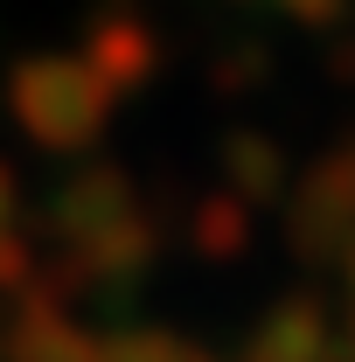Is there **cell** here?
I'll return each instance as SVG.
<instances>
[{
	"mask_svg": "<svg viewBox=\"0 0 355 362\" xmlns=\"http://www.w3.org/2000/svg\"><path fill=\"white\" fill-rule=\"evenodd\" d=\"M42 237L56 244V272L35 279L56 300L70 286H133L161 258V223L146 216L133 175L119 160H84L42 202Z\"/></svg>",
	"mask_w": 355,
	"mask_h": 362,
	"instance_id": "obj_1",
	"label": "cell"
},
{
	"mask_svg": "<svg viewBox=\"0 0 355 362\" xmlns=\"http://www.w3.org/2000/svg\"><path fill=\"white\" fill-rule=\"evenodd\" d=\"M279 202H286V244L307 265H342L355 251V139L320 153Z\"/></svg>",
	"mask_w": 355,
	"mask_h": 362,
	"instance_id": "obj_3",
	"label": "cell"
},
{
	"mask_svg": "<svg viewBox=\"0 0 355 362\" xmlns=\"http://www.w3.org/2000/svg\"><path fill=\"white\" fill-rule=\"evenodd\" d=\"M327 362H355V356H349V349H334V356H327Z\"/></svg>",
	"mask_w": 355,
	"mask_h": 362,
	"instance_id": "obj_14",
	"label": "cell"
},
{
	"mask_svg": "<svg viewBox=\"0 0 355 362\" xmlns=\"http://www.w3.org/2000/svg\"><path fill=\"white\" fill-rule=\"evenodd\" d=\"M14 209H21V188H14V168L0 160V237L14 230Z\"/></svg>",
	"mask_w": 355,
	"mask_h": 362,
	"instance_id": "obj_12",
	"label": "cell"
},
{
	"mask_svg": "<svg viewBox=\"0 0 355 362\" xmlns=\"http://www.w3.org/2000/svg\"><path fill=\"white\" fill-rule=\"evenodd\" d=\"M334 272H342V293H349V320H355V251H349V258H342Z\"/></svg>",
	"mask_w": 355,
	"mask_h": 362,
	"instance_id": "obj_13",
	"label": "cell"
},
{
	"mask_svg": "<svg viewBox=\"0 0 355 362\" xmlns=\"http://www.w3.org/2000/svg\"><path fill=\"white\" fill-rule=\"evenodd\" d=\"M334 356V320L313 293H286L279 307H265V320L251 327L244 362H327Z\"/></svg>",
	"mask_w": 355,
	"mask_h": 362,
	"instance_id": "obj_6",
	"label": "cell"
},
{
	"mask_svg": "<svg viewBox=\"0 0 355 362\" xmlns=\"http://www.w3.org/2000/svg\"><path fill=\"white\" fill-rule=\"evenodd\" d=\"M77 56L105 77L112 98H133V90L153 84V70H161V35L146 28V14H133V7H98Z\"/></svg>",
	"mask_w": 355,
	"mask_h": 362,
	"instance_id": "obj_5",
	"label": "cell"
},
{
	"mask_svg": "<svg viewBox=\"0 0 355 362\" xmlns=\"http://www.w3.org/2000/svg\"><path fill=\"white\" fill-rule=\"evenodd\" d=\"M105 362H216V356H202L195 341H181L168 327H126V334H105Z\"/></svg>",
	"mask_w": 355,
	"mask_h": 362,
	"instance_id": "obj_9",
	"label": "cell"
},
{
	"mask_svg": "<svg viewBox=\"0 0 355 362\" xmlns=\"http://www.w3.org/2000/svg\"><path fill=\"white\" fill-rule=\"evenodd\" d=\"M272 7H279L286 21H300V28H334L355 0H272Z\"/></svg>",
	"mask_w": 355,
	"mask_h": 362,
	"instance_id": "obj_11",
	"label": "cell"
},
{
	"mask_svg": "<svg viewBox=\"0 0 355 362\" xmlns=\"http://www.w3.org/2000/svg\"><path fill=\"white\" fill-rule=\"evenodd\" d=\"M188 244H195V258H209V265H230V258H244V244H251V209L237 202V195H202L195 202V216H188Z\"/></svg>",
	"mask_w": 355,
	"mask_h": 362,
	"instance_id": "obj_8",
	"label": "cell"
},
{
	"mask_svg": "<svg viewBox=\"0 0 355 362\" xmlns=\"http://www.w3.org/2000/svg\"><path fill=\"white\" fill-rule=\"evenodd\" d=\"M7 362H105V334H91L84 320L70 314V300H56L49 286L14 293V320L0 334Z\"/></svg>",
	"mask_w": 355,
	"mask_h": 362,
	"instance_id": "obj_4",
	"label": "cell"
},
{
	"mask_svg": "<svg viewBox=\"0 0 355 362\" xmlns=\"http://www.w3.org/2000/svg\"><path fill=\"white\" fill-rule=\"evenodd\" d=\"M28 286H35V251L21 230H7L0 237V293H28Z\"/></svg>",
	"mask_w": 355,
	"mask_h": 362,
	"instance_id": "obj_10",
	"label": "cell"
},
{
	"mask_svg": "<svg viewBox=\"0 0 355 362\" xmlns=\"http://www.w3.org/2000/svg\"><path fill=\"white\" fill-rule=\"evenodd\" d=\"M112 112H119V98L105 90V77L84 56L49 49V56H21L7 70V119L42 153H63V160L91 153L112 126Z\"/></svg>",
	"mask_w": 355,
	"mask_h": 362,
	"instance_id": "obj_2",
	"label": "cell"
},
{
	"mask_svg": "<svg viewBox=\"0 0 355 362\" xmlns=\"http://www.w3.org/2000/svg\"><path fill=\"white\" fill-rule=\"evenodd\" d=\"M293 188V160L279 153V139L265 133H230L223 139V195H237L244 209L258 202H279Z\"/></svg>",
	"mask_w": 355,
	"mask_h": 362,
	"instance_id": "obj_7",
	"label": "cell"
}]
</instances>
